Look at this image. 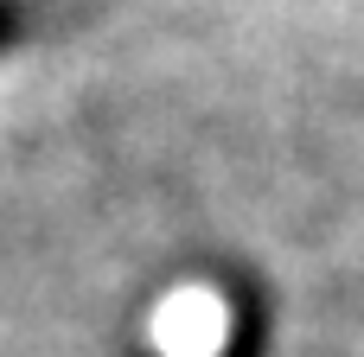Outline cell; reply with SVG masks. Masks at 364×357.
Segmentation results:
<instances>
[{"label":"cell","mask_w":364,"mask_h":357,"mask_svg":"<svg viewBox=\"0 0 364 357\" xmlns=\"http://www.w3.org/2000/svg\"><path fill=\"white\" fill-rule=\"evenodd\" d=\"M13 32H19V6H13V0H0V51L13 45Z\"/></svg>","instance_id":"6da1fadb"}]
</instances>
